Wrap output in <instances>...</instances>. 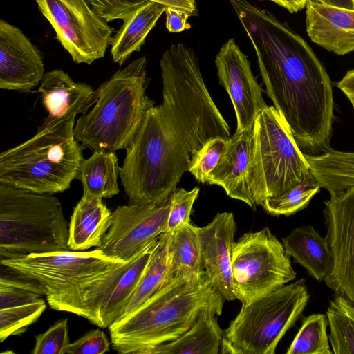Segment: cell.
Instances as JSON below:
<instances>
[{
  "label": "cell",
  "mask_w": 354,
  "mask_h": 354,
  "mask_svg": "<svg viewBox=\"0 0 354 354\" xmlns=\"http://www.w3.org/2000/svg\"><path fill=\"white\" fill-rule=\"evenodd\" d=\"M39 92L48 115L44 121H59L85 115L95 100V91L85 83L74 82L62 69L46 73Z\"/></svg>",
  "instance_id": "cell-19"
},
{
  "label": "cell",
  "mask_w": 354,
  "mask_h": 354,
  "mask_svg": "<svg viewBox=\"0 0 354 354\" xmlns=\"http://www.w3.org/2000/svg\"><path fill=\"white\" fill-rule=\"evenodd\" d=\"M168 239L169 234L167 232L159 236L145 272L118 320L136 310L174 277L168 252Z\"/></svg>",
  "instance_id": "cell-27"
},
{
  "label": "cell",
  "mask_w": 354,
  "mask_h": 354,
  "mask_svg": "<svg viewBox=\"0 0 354 354\" xmlns=\"http://www.w3.org/2000/svg\"><path fill=\"white\" fill-rule=\"evenodd\" d=\"M226 140L219 137L211 138L196 152L188 171L197 181L207 183L224 152Z\"/></svg>",
  "instance_id": "cell-34"
},
{
  "label": "cell",
  "mask_w": 354,
  "mask_h": 354,
  "mask_svg": "<svg viewBox=\"0 0 354 354\" xmlns=\"http://www.w3.org/2000/svg\"><path fill=\"white\" fill-rule=\"evenodd\" d=\"M106 335L99 328L91 330L68 345L66 354H103L109 351Z\"/></svg>",
  "instance_id": "cell-38"
},
{
  "label": "cell",
  "mask_w": 354,
  "mask_h": 354,
  "mask_svg": "<svg viewBox=\"0 0 354 354\" xmlns=\"http://www.w3.org/2000/svg\"><path fill=\"white\" fill-rule=\"evenodd\" d=\"M35 1L75 62L91 64L104 57L114 29L86 0Z\"/></svg>",
  "instance_id": "cell-11"
},
{
  "label": "cell",
  "mask_w": 354,
  "mask_h": 354,
  "mask_svg": "<svg viewBox=\"0 0 354 354\" xmlns=\"http://www.w3.org/2000/svg\"><path fill=\"white\" fill-rule=\"evenodd\" d=\"M232 272L236 299L250 302L294 280L290 257L268 227L248 232L234 244Z\"/></svg>",
  "instance_id": "cell-10"
},
{
  "label": "cell",
  "mask_w": 354,
  "mask_h": 354,
  "mask_svg": "<svg viewBox=\"0 0 354 354\" xmlns=\"http://www.w3.org/2000/svg\"><path fill=\"white\" fill-rule=\"evenodd\" d=\"M168 252L174 276L196 277L205 274L196 226L182 223L169 234Z\"/></svg>",
  "instance_id": "cell-28"
},
{
  "label": "cell",
  "mask_w": 354,
  "mask_h": 354,
  "mask_svg": "<svg viewBox=\"0 0 354 354\" xmlns=\"http://www.w3.org/2000/svg\"><path fill=\"white\" fill-rule=\"evenodd\" d=\"M304 155L310 174L321 187L330 194L354 187V152L337 151L331 148L321 154Z\"/></svg>",
  "instance_id": "cell-26"
},
{
  "label": "cell",
  "mask_w": 354,
  "mask_h": 354,
  "mask_svg": "<svg viewBox=\"0 0 354 354\" xmlns=\"http://www.w3.org/2000/svg\"><path fill=\"white\" fill-rule=\"evenodd\" d=\"M337 86L343 92L351 102L354 110V69L346 72Z\"/></svg>",
  "instance_id": "cell-41"
},
{
  "label": "cell",
  "mask_w": 354,
  "mask_h": 354,
  "mask_svg": "<svg viewBox=\"0 0 354 354\" xmlns=\"http://www.w3.org/2000/svg\"><path fill=\"white\" fill-rule=\"evenodd\" d=\"M166 28L170 32H180L187 28V13L172 8H165Z\"/></svg>",
  "instance_id": "cell-39"
},
{
  "label": "cell",
  "mask_w": 354,
  "mask_h": 354,
  "mask_svg": "<svg viewBox=\"0 0 354 354\" xmlns=\"http://www.w3.org/2000/svg\"><path fill=\"white\" fill-rule=\"evenodd\" d=\"M147 59L141 56L118 69L95 91L93 107L80 116L74 136L94 151L126 149L134 138L154 101L146 94Z\"/></svg>",
  "instance_id": "cell-4"
},
{
  "label": "cell",
  "mask_w": 354,
  "mask_h": 354,
  "mask_svg": "<svg viewBox=\"0 0 354 354\" xmlns=\"http://www.w3.org/2000/svg\"><path fill=\"white\" fill-rule=\"evenodd\" d=\"M252 139V131H236L231 136L206 183L221 187L229 197L243 201L255 209L257 206L248 182Z\"/></svg>",
  "instance_id": "cell-18"
},
{
  "label": "cell",
  "mask_w": 354,
  "mask_h": 354,
  "mask_svg": "<svg viewBox=\"0 0 354 354\" xmlns=\"http://www.w3.org/2000/svg\"><path fill=\"white\" fill-rule=\"evenodd\" d=\"M120 173L115 151H94L88 158L82 160L77 179L82 183L83 194L109 198L119 193Z\"/></svg>",
  "instance_id": "cell-25"
},
{
  "label": "cell",
  "mask_w": 354,
  "mask_h": 354,
  "mask_svg": "<svg viewBox=\"0 0 354 354\" xmlns=\"http://www.w3.org/2000/svg\"><path fill=\"white\" fill-rule=\"evenodd\" d=\"M328 325L327 317L324 314L304 317L286 354H332L326 333Z\"/></svg>",
  "instance_id": "cell-30"
},
{
  "label": "cell",
  "mask_w": 354,
  "mask_h": 354,
  "mask_svg": "<svg viewBox=\"0 0 354 354\" xmlns=\"http://www.w3.org/2000/svg\"><path fill=\"white\" fill-rule=\"evenodd\" d=\"M124 262L105 255L96 248L86 252L69 250L0 259L1 266L9 272L38 283L52 309L83 317L86 289Z\"/></svg>",
  "instance_id": "cell-6"
},
{
  "label": "cell",
  "mask_w": 354,
  "mask_h": 354,
  "mask_svg": "<svg viewBox=\"0 0 354 354\" xmlns=\"http://www.w3.org/2000/svg\"><path fill=\"white\" fill-rule=\"evenodd\" d=\"M254 48L266 93L302 152L331 149L332 82L307 42L286 23L248 0H228Z\"/></svg>",
  "instance_id": "cell-2"
},
{
  "label": "cell",
  "mask_w": 354,
  "mask_h": 354,
  "mask_svg": "<svg viewBox=\"0 0 354 354\" xmlns=\"http://www.w3.org/2000/svg\"><path fill=\"white\" fill-rule=\"evenodd\" d=\"M93 12L107 23L128 18L148 0H86Z\"/></svg>",
  "instance_id": "cell-37"
},
{
  "label": "cell",
  "mask_w": 354,
  "mask_h": 354,
  "mask_svg": "<svg viewBox=\"0 0 354 354\" xmlns=\"http://www.w3.org/2000/svg\"><path fill=\"white\" fill-rule=\"evenodd\" d=\"M44 64L40 52L17 27L0 21V88L29 91L41 82Z\"/></svg>",
  "instance_id": "cell-17"
},
{
  "label": "cell",
  "mask_w": 354,
  "mask_h": 354,
  "mask_svg": "<svg viewBox=\"0 0 354 354\" xmlns=\"http://www.w3.org/2000/svg\"><path fill=\"white\" fill-rule=\"evenodd\" d=\"M216 315L205 313L178 338L153 348L149 354H218L223 330Z\"/></svg>",
  "instance_id": "cell-24"
},
{
  "label": "cell",
  "mask_w": 354,
  "mask_h": 354,
  "mask_svg": "<svg viewBox=\"0 0 354 354\" xmlns=\"http://www.w3.org/2000/svg\"><path fill=\"white\" fill-rule=\"evenodd\" d=\"M224 301L205 274L174 276L136 310L108 328L112 346L122 354H149L178 338L201 315H220Z\"/></svg>",
  "instance_id": "cell-3"
},
{
  "label": "cell",
  "mask_w": 354,
  "mask_h": 354,
  "mask_svg": "<svg viewBox=\"0 0 354 354\" xmlns=\"http://www.w3.org/2000/svg\"><path fill=\"white\" fill-rule=\"evenodd\" d=\"M272 1L279 6L285 8L290 13L297 12L304 9L307 3V0H268Z\"/></svg>",
  "instance_id": "cell-42"
},
{
  "label": "cell",
  "mask_w": 354,
  "mask_h": 354,
  "mask_svg": "<svg viewBox=\"0 0 354 354\" xmlns=\"http://www.w3.org/2000/svg\"><path fill=\"white\" fill-rule=\"evenodd\" d=\"M11 274L0 277V309L28 304L44 297L38 283Z\"/></svg>",
  "instance_id": "cell-33"
},
{
  "label": "cell",
  "mask_w": 354,
  "mask_h": 354,
  "mask_svg": "<svg viewBox=\"0 0 354 354\" xmlns=\"http://www.w3.org/2000/svg\"><path fill=\"white\" fill-rule=\"evenodd\" d=\"M162 4L165 8H172L187 13L190 17L198 14L195 0H148Z\"/></svg>",
  "instance_id": "cell-40"
},
{
  "label": "cell",
  "mask_w": 354,
  "mask_h": 354,
  "mask_svg": "<svg viewBox=\"0 0 354 354\" xmlns=\"http://www.w3.org/2000/svg\"><path fill=\"white\" fill-rule=\"evenodd\" d=\"M75 119L44 121L32 138L1 152L0 184L39 194L67 190L84 159Z\"/></svg>",
  "instance_id": "cell-5"
},
{
  "label": "cell",
  "mask_w": 354,
  "mask_h": 354,
  "mask_svg": "<svg viewBox=\"0 0 354 354\" xmlns=\"http://www.w3.org/2000/svg\"><path fill=\"white\" fill-rule=\"evenodd\" d=\"M282 242L286 253L314 279L321 281L328 275L332 257L327 239L312 226L295 228Z\"/></svg>",
  "instance_id": "cell-22"
},
{
  "label": "cell",
  "mask_w": 354,
  "mask_h": 354,
  "mask_svg": "<svg viewBox=\"0 0 354 354\" xmlns=\"http://www.w3.org/2000/svg\"><path fill=\"white\" fill-rule=\"evenodd\" d=\"M46 308V301L41 298L28 304L0 309V341L25 332Z\"/></svg>",
  "instance_id": "cell-32"
},
{
  "label": "cell",
  "mask_w": 354,
  "mask_h": 354,
  "mask_svg": "<svg viewBox=\"0 0 354 354\" xmlns=\"http://www.w3.org/2000/svg\"><path fill=\"white\" fill-rule=\"evenodd\" d=\"M158 237L134 258L107 272L88 286L82 301L84 318L105 328L121 317L145 272Z\"/></svg>",
  "instance_id": "cell-12"
},
{
  "label": "cell",
  "mask_w": 354,
  "mask_h": 354,
  "mask_svg": "<svg viewBox=\"0 0 354 354\" xmlns=\"http://www.w3.org/2000/svg\"><path fill=\"white\" fill-rule=\"evenodd\" d=\"M162 102L146 112L120 168L129 205H156L176 189L196 152L230 128L203 78L193 49L178 43L160 61Z\"/></svg>",
  "instance_id": "cell-1"
},
{
  "label": "cell",
  "mask_w": 354,
  "mask_h": 354,
  "mask_svg": "<svg viewBox=\"0 0 354 354\" xmlns=\"http://www.w3.org/2000/svg\"><path fill=\"white\" fill-rule=\"evenodd\" d=\"M215 65L219 83L228 93L235 111L236 131H252L259 113L268 106L248 56L234 39H230L216 54Z\"/></svg>",
  "instance_id": "cell-15"
},
{
  "label": "cell",
  "mask_w": 354,
  "mask_h": 354,
  "mask_svg": "<svg viewBox=\"0 0 354 354\" xmlns=\"http://www.w3.org/2000/svg\"><path fill=\"white\" fill-rule=\"evenodd\" d=\"M321 188L319 182L310 174L282 194L266 199L261 205L272 216H288L306 208Z\"/></svg>",
  "instance_id": "cell-31"
},
{
  "label": "cell",
  "mask_w": 354,
  "mask_h": 354,
  "mask_svg": "<svg viewBox=\"0 0 354 354\" xmlns=\"http://www.w3.org/2000/svg\"><path fill=\"white\" fill-rule=\"evenodd\" d=\"M196 230L202 266L212 286L225 300H236L231 264L236 231L233 213H217L209 223Z\"/></svg>",
  "instance_id": "cell-16"
},
{
  "label": "cell",
  "mask_w": 354,
  "mask_h": 354,
  "mask_svg": "<svg viewBox=\"0 0 354 354\" xmlns=\"http://www.w3.org/2000/svg\"><path fill=\"white\" fill-rule=\"evenodd\" d=\"M310 298L304 279L286 284L250 302L223 331L222 353L274 354Z\"/></svg>",
  "instance_id": "cell-9"
},
{
  "label": "cell",
  "mask_w": 354,
  "mask_h": 354,
  "mask_svg": "<svg viewBox=\"0 0 354 354\" xmlns=\"http://www.w3.org/2000/svg\"><path fill=\"white\" fill-rule=\"evenodd\" d=\"M248 182L256 206L282 194L310 174L308 162L274 106L262 110L252 130Z\"/></svg>",
  "instance_id": "cell-8"
},
{
  "label": "cell",
  "mask_w": 354,
  "mask_h": 354,
  "mask_svg": "<svg viewBox=\"0 0 354 354\" xmlns=\"http://www.w3.org/2000/svg\"><path fill=\"white\" fill-rule=\"evenodd\" d=\"M330 194L324 216L332 266L324 281L354 304V187Z\"/></svg>",
  "instance_id": "cell-14"
},
{
  "label": "cell",
  "mask_w": 354,
  "mask_h": 354,
  "mask_svg": "<svg viewBox=\"0 0 354 354\" xmlns=\"http://www.w3.org/2000/svg\"><path fill=\"white\" fill-rule=\"evenodd\" d=\"M170 204L169 196L156 205L117 207L96 248L109 257L130 261L165 231Z\"/></svg>",
  "instance_id": "cell-13"
},
{
  "label": "cell",
  "mask_w": 354,
  "mask_h": 354,
  "mask_svg": "<svg viewBox=\"0 0 354 354\" xmlns=\"http://www.w3.org/2000/svg\"><path fill=\"white\" fill-rule=\"evenodd\" d=\"M334 354H354V304L335 295L326 312Z\"/></svg>",
  "instance_id": "cell-29"
},
{
  "label": "cell",
  "mask_w": 354,
  "mask_h": 354,
  "mask_svg": "<svg viewBox=\"0 0 354 354\" xmlns=\"http://www.w3.org/2000/svg\"><path fill=\"white\" fill-rule=\"evenodd\" d=\"M68 227L53 194L0 184V259L69 250Z\"/></svg>",
  "instance_id": "cell-7"
},
{
  "label": "cell",
  "mask_w": 354,
  "mask_h": 354,
  "mask_svg": "<svg viewBox=\"0 0 354 354\" xmlns=\"http://www.w3.org/2000/svg\"><path fill=\"white\" fill-rule=\"evenodd\" d=\"M70 344L68 319L56 322L47 330L35 336L32 354H66Z\"/></svg>",
  "instance_id": "cell-36"
},
{
  "label": "cell",
  "mask_w": 354,
  "mask_h": 354,
  "mask_svg": "<svg viewBox=\"0 0 354 354\" xmlns=\"http://www.w3.org/2000/svg\"><path fill=\"white\" fill-rule=\"evenodd\" d=\"M328 6L354 10V0H307Z\"/></svg>",
  "instance_id": "cell-43"
},
{
  "label": "cell",
  "mask_w": 354,
  "mask_h": 354,
  "mask_svg": "<svg viewBox=\"0 0 354 354\" xmlns=\"http://www.w3.org/2000/svg\"><path fill=\"white\" fill-rule=\"evenodd\" d=\"M111 213L102 198L83 194L70 218L69 250L84 251L100 246L109 227Z\"/></svg>",
  "instance_id": "cell-21"
},
{
  "label": "cell",
  "mask_w": 354,
  "mask_h": 354,
  "mask_svg": "<svg viewBox=\"0 0 354 354\" xmlns=\"http://www.w3.org/2000/svg\"><path fill=\"white\" fill-rule=\"evenodd\" d=\"M199 191L198 187L190 190L179 188L171 194L170 208L164 232L170 234L180 224L191 223L190 216L193 205L198 197Z\"/></svg>",
  "instance_id": "cell-35"
},
{
  "label": "cell",
  "mask_w": 354,
  "mask_h": 354,
  "mask_svg": "<svg viewBox=\"0 0 354 354\" xmlns=\"http://www.w3.org/2000/svg\"><path fill=\"white\" fill-rule=\"evenodd\" d=\"M165 10V7L162 4L149 1L123 21L110 41L115 63L122 66L133 53L140 50Z\"/></svg>",
  "instance_id": "cell-23"
},
{
  "label": "cell",
  "mask_w": 354,
  "mask_h": 354,
  "mask_svg": "<svg viewBox=\"0 0 354 354\" xmlns=\"http://www.w3.org/2000/svg\"><path fill=\"white\" fill-rule=\"evenodd\" d=\"M306 31L312 41L344 55L354 51V10L307 1Z\"/></svg>",
  "instance_id": "cell-20"
}]
</instances>
